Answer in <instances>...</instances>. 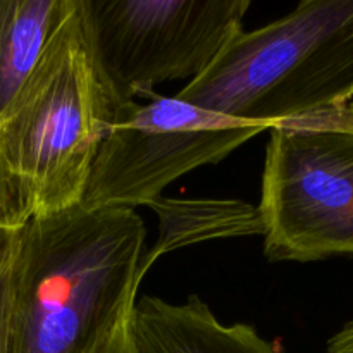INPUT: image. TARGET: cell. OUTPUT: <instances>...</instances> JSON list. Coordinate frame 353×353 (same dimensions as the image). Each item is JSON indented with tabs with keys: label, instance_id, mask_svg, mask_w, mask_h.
<instances>
[{
	"label": "cell",
	"instance_id": "3",
	"mask_svg": "<svg viewBox=\"0 0 353 353\" xmlns=\"http://www.w3.org/2000/svg\"><path fill=\"white\" fill-rule=\"evenodd\" d=\"M176 97L272 128L353 102V0H303L234 34Z\"/></svg>",
	"mask_w": 353,
	"mask_h": 353
},
{
	"label": "cell",
	"instance_id": "2",
	"mask_svg": "<svg viewBox=\"0 0 353 353\" xmlns=\"http://www.w3.org/2000/svg\"><path fill=\"white\" fill-rule=\"evenodd\" d=\"M123 102L100 64L85 0H74L0 117V168L26 223L81 205Z\"/></svg>",
	"mask_w": 353,
	"mask_h": 353
},
{
	"label": "cell",
	"instance_id": "12",
	"mask_svg": "<svg viewBox=\"0 0 353 353\" xmlns=\"http://www.w3.org/2000/svg\"><path fill=\"white\" fill-rule=\"evenodd\" d=\"M350 109H352V112H353V102H350Z\"/></svg>",
	"mask_w": 353,
	"mask_h": 353
},
{
	"label": "cell",
	"instance_id": "6",
	"mask_svg": "<svg viewBox=\"0 0 353 353\" xmlns=\"http://www.w3.org/2000/svg\"><path fill=\"white\" fill-rule=\"evenodd\" d=\"M100 64L121 100L193 81L243 30L250 0H85Z\"/></svg>",
	"mask_w": 353,
	"mask_h": 353
},
{
	"label": "cell",
	"instance_id": "1",
	"mask_svg": "<svg viewBox=\"0 0 353 353\" xmlns=\"http://www.w3.org/2000/svg\"><path fill=\"white\" fill-rule=\"evenodd\" d=\"M147 240L137 210L78 205L19 230L6 353H93L137 302Z\"/></svg>",
	"mask_w": 353,
	"mask_h": 353
},
{
	"label": "cell",
	"instance_id": "11",
	"mask_svg": "<svg viewBox=\"0 0 353 353\" xmlns=\"http://www.w3.org/2000/svg\"><path fill=\"white\" fill-rule=\"evenodd\" d=\"M324 353H353V317L327 340Z\"/></svg>",
	"mask_w": 353,
	"mask_h": 353
},
{
	"label": "cell",
	"instance_id": "7",
	"mask_svg": "<svg viewBox=\"0 0 353 353\" xmlns=\"http://www.w3.org/2000/svg\"><path fill=\"white\" fill-rule=\"evenodd\" d=\"M131 333L138 353H279L250 324L223 323L199 295L137 299Z\"/></svg>",
	"mask_w": 353,
	"mask_h": 353
},
{
	"label": "cell",
	"instance_id": "4",
	"mask_svg": "<svg viewBox=\"0 0 353 353\" xmlns=\"http://www.w3.org/2000/svg\"><path fill=\"white\" fill-rule=\"evenodd\" d=\"M257 214L268 261L353 255L350 103L269 130Z\"/></svg>",
	"mask_w": 353,
	"mask_h": 353
},
{
	"label": "cell",
	"instance_id": "8",
	"mask_svg": "<svg viewBox=\"0 0 353 353\" xmlns=\"http://www.w3.org/2000/svg\"><path fill=\"white\" fill-rule=\"evenodd\" d=\"M74 0H0V117Z\"/></svg>",
	"mask_w": 353,
	"mask_h": 353
},
{
	"label": "cell",
	"instance_id": "9",
	"mask_svg": "<svg viewBox=\"0 0 353 353\" xmlns=\"http://www.w3.org/2000/svg\"><path fill=\"white\" fill-rule=\"evenodd\" d=\"M134 307V305H133ZM131 307L128 312L119 317L116 324L110 327L109 333L100 340L93 353H138L133 341V333H131Z\"/></svg>",
	"mask_w": 353,
	"mask_h": 353
},
{
	"label": "cell",
	"instance_id": "5",
	"mask_svg": "<svg viewBox=\"0 0 353 353\" xmlns=\"http://www.w3.org/2000/svg\"><path fill=\"white\" fill-rule=\"evenodd\" d=\"M148 102L124 100L92 164L81 207L134 210L162 199L181 176L219 164L236 148L271 130L150 93Z\"/></svg>",
	"mask_w": 353,
	"mask_h": 353
},
{
	"label": "cell",
	"instance_id": "10",
	"mask_svg": "<svg viewBox=\"0 0 353 353\" xmlns=\"http://www.w3.org/2000/svg\"><path fill=\"white\" fill-rule=\"evenodd\" d=\"M26 224V219L21 210L19 200H17L16 190L12 183L6 176L3 169L0 168V226L19 228Z\"/></svg>",
	"mask_w": 353,
	"mask_h": 353
}]
</instances>
